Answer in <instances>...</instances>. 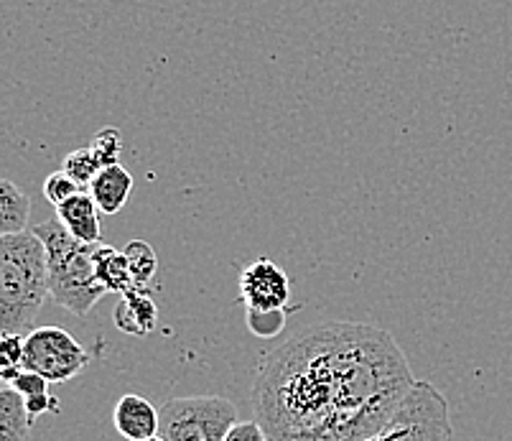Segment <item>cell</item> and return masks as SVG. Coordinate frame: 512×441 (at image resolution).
<instances>
[{"label": "cell", "mask_w": 512, "mask_h": 441, "mask_svg": "<svg viewBox=\"0 0 512 441\" xmlns=\"http://www.w3.org/2000/svg\"><path fill=\"white\" fill-rule=\"evenodd\" d=\"M11 388L23 398V406H26L31 419H39L44 413L59 411V401L49 393V380H46L44 375L23 370V373L13 380Z\"/></svg>", "instance_id": "14"}, {"label": "cell", "mask_w": 512, "mask_h": 441, "mask_svg": "<svg viewBox=\"0 0 512 441\" xmlns=\"http://www.w3.org/2000/svg\"><path fill=\"white\" fill-rule=\"evenodd\" d=\"M49 291L46 248L34 230L0 238V332L29 334Z\"/></svg>", "instance_id": "2"}, {"label": "cell", "mask_w": 512, "mask_h": 441, "mask_svg": "<svg viewBox=\"0 0 512 441\" xmlns=\"http://www.w3.org/2000/svg\"><path fill=\"white\" fill-rule=\"evenodd\" d=\"M46 248V266H49L51 299L72 311L74 317L85 319L97 301L107 294L95 276V248L97 245L79 243L64 230L62 222H39L34 227Z\"/></svg>", "instance_id": "3"}, {"label": "cell", "mask_w": 512, "mask_h": 441, "mask_svg": "<svg viewBox=\"0 0 512 441\" xmlns=\"http://www.w3.org/2000/svg\"><path fill=\"white\" fill-rule=\"evenodd\" d=\"M113 322L128 337H146L158 324V306L143 286H133L120 296L113 311Z\"/></svg>", "instance_id": "9"}, {"label": "cell", "mask_w": 512, "mask_h": 441, "mask_svg": "<svg viewBox=\"0 0 512 441\" xmlns=\"http://www.w3.org/2000/svg\"><path fill=\"white\" fill-rule=\"evenodd\" d=\"M113 424L118 434L128 441L151 439L161 431V411L143 396L128 393L115 403Z\"/></svg>", "instance_id": "8"}, {"label": "cell", "mask_w": 512, "mask_h": 441, "mask_svg": "<svg viewBox=\"0 0 512 441\" xmlns=\"http://www.w3.org/2000/svg\"><path fill=\"white\" fill-rule=\"evenodd\" d=\"M161 411V431L166 441H222L237 424L235 403L222 396L171 398Z\"/></svg>", "instance_id": "4"}, {"label": "cell", "mask_w": 512, "mask_h": 441, "mask_svg": "<svg viewBox=\"0 0 512 441\" xmlns=\"http://www.w3.org/2000/svg\"><path fill=\"white\" fill-rule=\"evenodd\" d=\"M449 403L444 393L428 380H416L411 396L395 413V419L380 434L362 441H451Z\"/></svg>", "instance_id": "5"}, {"label": "cell", "mask_w": 512, "mask_h": 441, "mask_svg": "<svg viewBox=\"0 0 512 441\" xmlns=\"http://www.w3.org/2000/svg\"><path fill=\"white\" fill-rule=\"evenodd\" d=\"M90 197L100 207L102 215H118L128 204L130 194H133V174L125 166H105L100 174L92 179L90 184Z\"/></svg>", "instance_id": "11"}, {"label": "cell", "mask_w": 512, "mask_h": 441, "mask_svg": "<svg viewBox=\"0 0 512 441\" xmlns=\"http://www.w3.org/2000/svg\"><path fill=\"white\" fill-rule=\"evenodd\" d=\"M143 441H166V439L161 434H158V436H151V439H143Z\"/></svg>", "instance_id": "23"}, {"label": "cell", "mask_w": 512, "mask_h": 441, "mask_svg": "<svg viewBox=\"0 0 512 441\" xmlns=\"http://www.w3.org/2000/svg\"><path fill=\"white\" fill-rule=\"evenodd\" d=\"M31 217V199L8 179H0V238L26 230Z\"/></svg>", "instance_id": "15"}, {"label": "cell", "mask_w": 512, "mask_h": 441, "mask_svg": "<svg viewBox=\"0 0 512 441\" xmlns=\"http://www.w3.org/2000/svg\"><path fill=\"white\" fill-rule=\"evenodd\" d=\"M123 253H125V261H128L133 283L146 289V286L153 281V276H156V271H158L156 250H153L151 245L146 243V240L136 238V240H130V243L125 245Z\"/></svg>", "instance_id": "17"}, {"label": "cell", "mask_w": 512, "mask_h": 441, "mask_svg": "<svg viewBox=\"0 0 512 441\" xmlns=\"http://www.w3.org/2000/svg\"><path fill=\"white\" fill-rule=\"evenodd\" d=\"M90 148L97 159H100L102 169L105 166H115L120 164V156H123V136H120L118 128H100L95 133V138H92Z\"/></svg>", "instance_id": "20"}, {"label": "cell", "mask_w": 512, "mask_h": 441, "mask_svg": "<svg viewBox=\"0 0 512 441\" xmlns=\"http://www.w3.org/2000/svg\"><path fill=\"white\" fill-rule=\"evenodd\" d=\"M41 189H44L46 202H51L54 207H59L62 202H67V199L74 197L77 192H82V187H79L77 181H74L72 176H69L67 171H62V169L46 176L44 187H41Z\"/></svg>", "instance_id": "21"}, {"label": "cell", "mask_w": 512, "mask_h": 441, "mask_svg": "<svg viewBox=\"0 0 512 441\" xmlns=\"http://www.w3.org/2000/svg\"><path fill=\"white\" fill-rule=\"evenodd\" d=\"M31 424L34 419L23 406V398L11 385L0 388V441H29Z\"/></svg>", "instance_id": "13"}, {"label": "cell", "mask_w": 512, "mask_h": 441, "mask_svg": "<svg viewBox=\"0 0 512 441\" xmlns=\"http://www.w3.org/2000/svg\"><path fill=\"white\" fill-rule=\"evenodd\" d=\"M90 365V355L62 327H36L26 334V370L49 383H67Z\"/></svg>", "instance_id": "6"}, {"label": "cell", "mask_w": 512, "mask_h": 441, "mask_svg": "<svg viewBox=\"0 0 512 441\" xmlns=\"http://www.w3.org/2000/svg\"><path fill=\"white\" fill-rule=\"evenodd\" d=\"M286 309H258L245 306V324L260 340H276L286 329Z\"/></svg>", "instance_id": "18"}, {"label": "cell", "mask_w": 512, "mask_h": 441, "mask_svg": "<svg viewBox=\"0 0 512 441\" xmlns=\"http://www.w3.org/2000/svg\"><path fill=\"white\" fill-rule=\"evenodd\" d=\"M26 370V334L0 332V383L11 385Z\"/></svg>", "instance_id": "16"}, {"label": "cell", "mask_w": 512, "mask_h": 441, "mask_svg": "<svg viewBox=\"0 0 512 441\" xmlns=\"http://www.w3.org/2000/svg\"><path fill=\"white\" fill-rule=\"evenodd\" d=\"M100 215V207H97L95 199H92L90 192H85V189L57 207V220L62 222L64 230H67L72 238H77L79 243L87 245H100Z\"/></svg>", "instance_id": "10"}, {"label": "cell", "mask_w": 512, "mask_h": 441, "mask_svg": "<svg viewBox=\"0 0 512 441\" xmlns=\"http://www.w3.org/2000/svg\"><path fill=\"white\" fill-rule=\"evenodd\" d=\"M95 276L107 294H120L130 291L136 283L130 276L128 261L123 250H115L113 245H97L95 248Z\"/></svg>", "instance_id": "12"}, {"label": "cell", "mask_w": 512, "mask_h": 441, "mask_svg": "<svg viewBox=\"0 0 512 441\" xmlns=\"http://www.w3.org/2000/svg\"><path fill=\"white\" fill-rule=\"evenodd\" d=\"M240 296L245 306L286 309L291 301V281L286 271L268 258H258L240 273Z\"/></svg>", "instance_id": "7"}, {"label": "cell", "mask_w": 512, "mask_h": 441, "mask_svg": "<svg viewBox=\"0 0 512 441\" xmlns=\"http://www.w3.org/2000/svg\"><path fill=\"white\" fill-rule=\"evenodd\" d=\"M62 171H67V174L72 176L82 189H90L92 179L102 171V164L95 153H92V148L85 146V148H74V151H69L67 156H64Z\"/></svg>", "instance_id": "19"}, {"label": "cell", "mask_w": 512, "mask_h": 441, "mask_svg": "<svg viewBox=\"0 0 512 441\" xmlns=\"http://www.w3.org/2000/svg\"><path fill=\"white\" fill-rule=\"evenodd\" d=\"M222 441H271L258 421H237Z\"/></svg>", "instance_id": "22"}, {"label": "cell", "mask_w": 512, "mask_h": 441, "mask_svg": "<svg viewBox=\"0 0 512 441\" xmlns=\"http://www.w3.org/2000/svg\"><path fill=\"white\" fill-rule=\"evenodd\" d=\"M413 385L416 375L393 334L324 322L263 357L253 411L271 441H362L395 419Z\"/></svg>", "instance_id": "1"}]
</instances>
